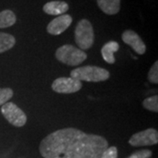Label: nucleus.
I'll list each match as a JSON object with an SVG mask.
<instances>
[{"instance_id":"obj_1","label":"nucleus","mask_w":158,"mask_h":158,"mask_svg":"<svg viewBox=\"0 0 158 158\" xmlns=\"http://www.w3.org/2000/svg\"><path fill=\"white\" fill-rule=\"evenodd\" d=\"M107 148L108 141L103 136L67 127L46 136L39 150L44 158H100Z\"/></svg>"},{"instance_id":"obj_2","label":"nucleus","mask_w":158,"mask_h":158,"mask_svg":"<svg viewBox=\"0 0 158 158\" xmlns=\"http://www.w3.org/2000/svg\"><path fill=\"white\" fill-rule=\"evenodd\" d=\"M70 77L77 79L79 81L98 83L109 79L110 72L107 69L98 66H84L71 70Z\"/></svg>"},{"instance_id":"obj_3","label":"nucleus","mask_w":158,"mask_h":158,"mask_svg":"<svg viewBox=\"0 0 158 158\" xmlns=\"http://www.w3.org/2000/svg\"><path fill=\"white\" fill-rule=\"evenodd\" d=\"M56 57L59 62L69 66H77L87 59V54L69 44L60 47L56 52Z\"/></svg>"},{"instance_id":"obj_4","label":"nucleus","mask_w":158,"mask_h":158,"mask_svg":"<svg viewBox=\"0 0 158 158\" xmlns=\"http://www.w3.org/2000/svg\"><path fill=\"white\" fill-rule=\"evenodd\" d=\"M75 41L81 50H87L94 43V31L88 19H81L75 29Z\"/></svg>"},{"instance_id":"obj_5","label":"nucleus","mask_w":158,"mask_h":158,"mask_svg":"<svg viewBox=\"0 0 158 158\" xmlns=\"http://www.w3.org/2000/svg\"><path fill=\"white\" fill-rule=\"evenodd\" d=\"M1 113L6 120L16 127H24L27 117L20 108L12 102H7L1 106Z\"/></svg>"},{"instance_id":"obj_6","label":"nucleus","mask_w":158,"mask_h":158,"mask_svg":"<svg viewBox=\"0 0 158 158\" xmlns=\"http://www.w3.org/2000/svg\"><path fill=\"white\" fill-rule=\"evenodd\" d=\"M133 147H144L152 146L158 143V132L155 128H148L146 130L136 133L131 136L128 141Z\"/></svg>"},{"instance_id":"obj_7","label":"nucleus","mask_w":158,"mask_h":158,"mask_svg":"<svg viewBox=\"0 0 158 158\" xmlns=\"http://www.w3.org/2000/svg\"><path fill=\"white\" fill-rule=\"evenodd\" d=\"M83 87L81 81L73 77H58L52 84V90L57 93L70 94L80 90Z\"/></svg>"},{"instance_id":"obj_8","label":"nucleus","mask_w":158,"mask_h":158,"mask_svg":"<svg viewBox=\"0 0 158 158\" xmlns=\"http://www.w3.org/2000/svg\"><path fill=\"white\" fill-rule=\"evenodd\" d=\"M72 23V18L69 14L60 15L48 23L47 32L51 35H60L69 28Z\"/></svg>"},{"instance_id":"obj_9","label":"nucleus","mask_w":158,"mask_h":158,"mask_svg":"<svg viewBox=\"0 0 158 158\" xmlns=\"http://www.w3.org/2000/svg\"><path fill=\"white\" fill-rule=\"evenodd\" d=\"M122 40L126 44L129 45L138 55H143L147 50V47L140 35L133 30H126L122 34Z\"/></svg>"},{"instance_id":"obj_10","label":"nucleus","mask_w":158,"mask_h":158,"mask_svg":"<svg viewBox=\"0 0 158 158\" xmlns=\"http://www.w3.org/2000/svg\"><path fill=\"white\" fill-rule=\"evenodd\" d=\"M69 8L68 3L64 1H51L44 5L43 11L48 15H63Z\"/></svg>"},{"instance_id":"obj_11","label":"nucleus","mask_w":158,"mask_h":158,"mask_svg":"<svg viewBox=\"0 0 158 158\" xmlns=\"http://www.w3.org/2000/svg\"><path fill=\"white\" fill-rule=\"evenodd\" d=\"M118 49H119V45L116 41L112 40L106 43L101 48L102 57L105 60V62H106L109 64H113L115 62L114 53L117 52Z\"/></svg>"},{"instance_id":"obj_12","label":"nucleus","mask_w":158,"mask_h":158,"mask_svg":"<svg viewBox=\"0 0 158 158\" xmlns=\"http://www.w3.org/2000/svg\"><path fill=\"white\" fill-rule=\"evenodd\" d=\"M97 4L107 15H115L120 10V0H97Z\"/></svg>"},{"instance_id":"obj_13","label":"nucleus","mask_w":158,"mask_h":158,"mask_svg":"<svg viewBox=\"0 0 158 158\" xmlns=\"http://www.w3.org/2000/svg\"><path fill=\"white\" fill-rule=\"evenodd\" d=\"M17 21L16 15L11 10H4L0 12V28H7Z\"/></svg>"},{"instance_id":"obj_14","label":"nucleus","mask_w":158,"mask_h":158,"mask_svg":"<svg viewBox=\"0 0 158 158\" xmlns=\"http://www.w3.org/2000/svg\"><path fill=\"white\" fill-rule=\"evenodd\" d=\"M16 43L13 35L0 32V54L12 48Z\"/></svg>"},{"instance_id":"obj_15","label":"nucleus","mask_w":158,"mask_h":158,"mask_svg":"<svg viewBox=\"0 0 158 158\" xmlns=\"http://www.w3.org/2000/svg\"><path fill=\"white\" fill-rule=\"evenodd\" d=\"M142 106L148 111L158 113V96L155 95V96L145 98L142 102Z\"/></svg>"},{"instance_id":"obj_16","label":"nucleus","mask_w":158,"mask_h":158,"mask_svg":"<svg viewBox=\"0 0 158 158\" xmlns=\"http://www.w3.org/2000/svg\"><path fill=\"white\" fill-rule=\"evenodd\" d=\"M13 93L11 88H0V106L9 101L13 96Z\"/></svg>"},{"instance_id":"obj_17","label":"nucleus","mask_w":158,"mask_h":158,"mask_svg":"<svg viewBox=\"0 0 158 158\" xmlns=\"http://www.w3.org/2000/svg\"><path fill=\"white\" fill-rule=\"evenodd\" d=\"M148 81L153 84H158V62H155L150 68L148 74Z\"/></svg>"},{"instance_id":"obj_18","label":"nucleus","mask_w":158,"mask_h":158,"mask_svg":"<svg viewBox=\"0 0 158 158\" xmlns=\"http://www.w3.org/2000/svg\"><path fill=\"white\" fill-rule=\"evenodd\" d=\"M153 153L149 149H141L136 152L133 153L127 158H150L152 156Z\"/></svg>"},{"instance_id":"obj_19","label":"nucleus","mask_w":158,"mask_h":158,"mask_svg":"<svg viewBox=\"0 0 158 158\" xmlns=\"http://www.w3.org/2000/svg\"><path fill=\"white\" fill-rule=\"evenodd\" d=\"M100 158H118V148L114 146L107 148L103 152Z\"/></svg>"}]
</instances>
